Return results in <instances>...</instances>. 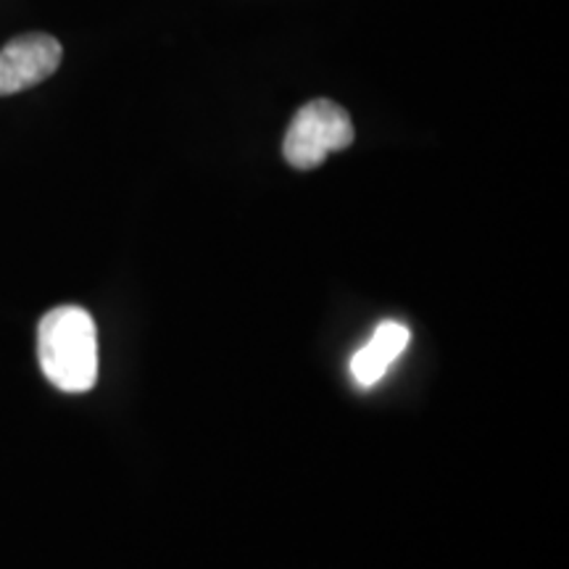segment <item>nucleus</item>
<instances>
[{"mask_svg": "<svg viewBox=\"0 0 569 569\" xmlns=\"http://www.w3.org/2000/svg\"><path fill=\"white\" fill-rule=\"evenodd\" d=\"M38 359L63 393H88L98 382V330L82 306H56L40 319Z\"/></svg>", "mask_w": 569, "mask_h": 569, "instance_id": "1", "label": "nucleus"}, {"mask_svg": "<svg viewBox=\"0 0 569 569\" xmlns=\"http://www.w3.org/2000/svg\"><path fill=\"white\" fill-rule=\"evenodd\" d=\"M353 142V122L343 106L311 101L298 109L282 140V156L296 169H317L327 156Z\"/></svg>", "mask_w": 569, "mask_h": 569, "instance_id": "2", "label": "nucleus"}, {"mask_svg": "<svg viewBox=\"0 0 569 569\" xmlns=\"http://www.w3.org/2000/svg\"><path fill=\"white\" fill-rule=\"evenodd\" d=\"M63 56L61 42L46 32L19 34L0 51V96L30 90L56 74Z\"/></svg>", "mask_w": 569, "mask_h": 569, "instance_id": "3", "label": "nucleus"}, {"mask_svg": "<svg viewBox=\"0 0 569 569\" xmlns=\"http://www.w3.org/2000/svg\"><path fill=\"white\" fill-rule=\"evenodd\" d=\"M409 340H411V330L407 325L393 322V319L382 322L375 330V336L353 353L351 359L353 380L359 382L361 388L377 386V382L386 377L390 365L407 351Z\"/></svg>", "mask_w": 569, "mask_h": 569, "instance_id": "4", "label": "nucleus"}]
</instances>
